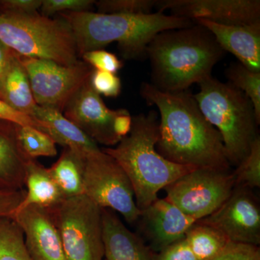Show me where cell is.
Masks as SVG:
<instances>
[{
  "mask_svg": "<svg viewBox=\"0 0 260 260\" xmlns=\"http://www.w3.org/2000/svg\"><path fill=\"white\" fill-rule=\"evenodd\" d=\"M140 95L158 110L157 151L169 161L200 169L231 170L223 139L207 120L188 90L164 93L150 83L140 85Z\"/></svg>",
  "mask_w": 260,
  "mask_h": 260,
  "instance_id": "obj_1",
  "label": "cell"
},
{
  "mask_svg": "<svg viewBox=\"0 0 260 260\" xmlns=\"http://www.w3.org/2000/svg\"><path fill=\"white\" fill-rule=\"evenodd\" d=\"M225 54L211 32L195 22L187 28L164 30L147 48L150 84L164 93L185 91L211 77Z\"/></svg>",
  "mask_w": 260,
  "mask_h": 260,
  "instance_id": "obj_2",
  "label": "cell"
},
{
  "mask_svg": "<svg viewBox=\"0 0 260 260\" xmlns=\"http://www.w3.org/2000/svg\"><path fill=\"white\" fill-rule=\"evenodd\" d=\"M59 16L73 30L78 56L116 42L121 55L130 60L147 58L148 44L159 32L194 24L189 19L159 12L141 15L67 12Z\"/></svg>",
  "mask_w": 260,
  "mask_h": 260,
  "instance_id": "obj_3",
  "label": "cell"
},
{
  "mask_svg": "<svg viewBox=\"0 0 260 260\" xmlns=\"http://www.w3.org/2000/svg\"><path fill=\"white\" fill-rule=\"evenodd\" d=\"M159 115L155 111L133 117L129 135L115 148L102 149L122 168L134 190L135 203L143 211L158 200L159 191L196 168L169 161L155 148Z\"/></svg>",
  "mask_w": 260,
  "mask_h": 260,
  "instance_id": "obj_4",
  "label": "cell"
},
{
  "mask_svg": "<svg viewBox=\"0 0 260 260\" xmlns=\"http://www.w3.org/2000/svg\"><path fill=\"white\" fill-rule=\"evenodd\" d=\"M194 97L200 110L221 135L228 160L237 167L259 137L254 106L245 93L213 76L200 82Z\"/></svg>",
  "mask_w": 260,
  "mask_h": 260,
  "instance_id": "obj_5",
  "label": "cell"
},
{
  "mask_svg": "<svg viewBox=\"0 0 260 260\" xmlns=\"http://www.w3.org/2000/svg\"><path fill=\"white\" fill-rule=\"evenodd\" d=\"M0 42L25 57L47 59L64 66L79 61L74 34L68 23L37 12H0Z\"/></svg>",
  "mask_w": 260,
  "mask_h": 260,
  "instance_id": "obj_6",
  "label": "cell"
},
{
  "mask_svg": "<svg viewBox=\"0 0 260 260\" xmlns=\"http://www.w3.org/2000/svg\"><path fill=\"white\" fill-rule=\"evenodd\" d=\"M50 210L67 260H104L102 208L82 194Z\"/></svg>",
  "mask_w": 260,
  "mask_h": 260,
  "instance_id": "obj_7",
  "label": "cell"
},
{
  "mask_svg": "<svg viewBox=\"0 0 260 260\" xmlns=\"http://www.w3.org/2000/svg\"><path fill=\"white\" fill-rule=\"evenodd\" d=\"M83 194L100 208L117 212L130 224L141 214L135 203L133 185L125 172L102 150L87 154Z\"/></svg>",
  "mask_w": 260,
  "mask_h": 260,
  "instance_id": "obj_8",
  "label": "cell"
},
{
  "mask_svg": "<svg viewBox=\"0 0 260 260\" xmlns=\"http://www.w3.org/2000/svg\"><path fill=\"white\" fill-rule=\"evenodd\" d=\"M236 186L234 171L200 168L173 181L164 189L168 201L197 221L221 206Z\"/></svg>",
  "mask_w": 260,
  "mask_h": 260,
  "instance_id": "obj_9",
  "label": "cell"
},
{
  "mask_svg": "<svg viewBox=\"0 0 260 260\" xmlns=\"http://www.w3.org/2000/svg\"><path fill=\"white\" fill-rule=\"evenodd\" d=\"M38 106L62 113L74 94L90 80L93 69L83 61L71 66L20 56Z\"/></svg>",
  "mask_w": 260,
  "mask_h": 260,
  "instance_id": "obj_10",
  "label": "cell"
},
{
  "mask_svg": "<svg viewBox=\"0 0 260 260\" xmlns=\"http://www.w3.org/2000/svg\"><path fill=\"white\" fill-rule=\"evenodd\" d=\"M198 221L215 228L229 242L259 245L260 207L257 198L249 188L235 186L216 211Z\"/></svg>",
  "mask_w": 260,
  "mask_h": 260,
  "instance_id": "obj_11",
  "label": "cell"
},
{
  "mask_svg": "<svg viewBox=\"0 0 260 260\" xmlns=\"http://www.w3.org/2000/svg\"><path fill=\"white\" fill-rule=\"evenodd\" d=\"M159 13L189 20H206L226 25L260 23L259 0H157Z\"/></svg>",
  "mask_w": 260,
  "mask_h": 260,
  "instance_id": "obj_12",
  "label": "cell"
},
{
  "mask_svg": "<svg viewBox=\"0 0 260 260\" xmlns=\"http://www.w3.org/2000/svg\"><path fill=\"white\" fill-rule=\"evenodd\" d=\"M121 111L108 108L89 80L70 99L62 114L96 144L110 147L121 140L114 133L113 124Z\"/></svg>",
  "mask_w": 260,
  "mask_h": 260,
  "instance_id": "obj_13",
  "label": "cell"
},
{
  "mask_svg": "<svg viewBox=\"0 0 260 260\" xmlns=\"http://www.w3.org/2000/svg\"><path fill=\"white\" fill-rule=\"evenodd\" d=\"M13 220L23 232L32 260H67L60 234L50 210L28 205L16 210Z\"/></svg>",
  "mask_w": 260,
  "mask_h": 260,
  "instance_id": "obj_14",
  "label": "cell"
},
{
  "mask_svg": "<svg viewBox=\"0 0 260 260\" xmlns=\"http://www.w3.org/2000/svg\"><path fill=\"white\" fill-rule=\"evenodd\" d=\"M140 230L153 252H159L185 237L197 220L166 199H158L141 211ZM137 221V222H138Z\"/></svg>",
  "mask_w": 260,
  "mask_h": 260,
  "instance_id": "obj_15",
  "label": "cell"
},
{
  "mask_svg": "<svg viewBox=\"0 0 260 260\" xmlns=\"http://www.w3.org/2000/svg\"><path fill=\"white\" fill-rule=\"evenodd\" d=\"M194 22L211 32L225 52L232 53L248 69L260 73V23L226 25L206 20Z\"/></svg>",
  "mask_w": 260,
  "mask_h": 260,
  "instance_id": "obj_16",
  "label": "cell"
},
{
  "mask_svg": "<svg viewBox=\"0 0 260 260\" xmlns=\"http://www.w3.org/2000/svg\"><path fill=\"white\" fill-rule=\"evenodd\" d=\"M104 259L152 260L154 252L129 230L115 212L102 208Z\"/></svg>",
  "mask_w": 260,
  "mask_h": 260,
  "instance_id": "obj_17",
  "label": "cell"
},
{
  "mask_svg": "<svg viewBox=\"0 0 260 260\" xmlns=\"http://www.w3.org/2000/svg\"><path fill=\"white\" fill-rule=\"evenodd\" d=\"M32 118L39 124V130L64 148L73 149L85 155L100 150L93 140L55 109L37 106Z\"/></svg>",
  "mask_w": 260,
  "mask_h": 260,
  "instance_id": "obj_18",
  "label": "cell"
},
{
  "mask_svg": "<svg viewBox=\"0 0 260 260\" xmlns=\"http://www.w3.org/2000/svg\"><path fill=\"white\" fill-rule=\"evenodd\" d=\"M17 124L0 121V188L25 189V171L29 158L17 136Z\"/></svg>",
  "mask_w": 260,
  "mask_h": 260,
  "instance_id": "obj_19",
  "label": "cell"
},
{
  "mask_svg": "<svg viewBox=\"0 0 260 260\" xmlns=\"http://www.w3.org/2000/svg\"><path fill=\"white\" fill-rule=\"evenodd\" d=\"M25 187V198L18 208L37 205L50 210L57 206L65 198L51 177L49 169L38 162L37 159H30L27 164Z\"/></svg>",
  "mask_w": 260,
  "mask_h": 260,
  "instance_id": "obj_20",
  "label": "cell"
},
{
  "mask_svg": "<svg viewBox=\"0 0 260 260\" xmlns=\"http://www.w3.org/2000/svg\"><path fill=\"white\" fill-rule=\"evenodd\" d=\"M0 99L12 108L32 117L37 107L26 70L14 52L0 88Z\"/></svg>",
  "mask_w": 260,
  "mask_h": 260,
  "instance_id": "obj_21",
  "label": "cell"
},
{
  "mask_svg": "<svg viewBox=\"0 0 260 260\" xmlns=\"http://www.w3.org/2000/svg\"><path fill=\"white\" fill-rule=\"evenodd\" d=\"M87 155L65 148L59 159L49 168L65 198L83 194V176Z\"/></svg>",
  "mask_w": 260,
  "mask_h": 260,
  "instance_id": "obj_22",
  "label": "cell"
},
{
  "mask_svg": "<svg viewBox=\"0 0 260 260\" xmlns=\"http://www.w3.org/2000/svg\"><path fill=\"white\" fill-rule=\"evenodd\" d=\"M185 239L198 260H211L229 242V239L215 228L197 221L189 228Z\"/></svg>",
  "mask_w": 260,
  "mask_h": 260,
  "instance_id": "obj_23",
  "label": "cell"
},
{
  "mask_svg": "<svg viewBox=\"0 0 260 260\" xmlns=\"http://www.w3.org/2000/svg\"><path fill=\"white\" fill-rule=\"evenodd\" d=\"M0 260H32L23 231L13 218H0Z\"/></svg>",
  "mask_w": 260,
  "mask_h": 260,
  "instance_id": "obj_24",
  "label": "cell"
},
{
  "mask_svg": "<svg viewBox=\"0 0 260 260\" xmlns=\"http://www.w3.org/2000/svg\"><path fill=\"white\" fill-rule=\"evenodd\" d=\"M229 83L250 99L260 121V73L251 71L240 62L232 63L225 72Z\"/></svg>",
  "mask_w": 260,
  "mask_h": 260,
  "instance_id": "obj_25",
  "label": "cell"
},
{
  "mask_svg": "<svg viewBox=\"0 0 260 260\" xmlns=\"http://www.w3.org/2000/svg\"><path fill=\"white\" fill-rule=\"evenodd\" d=\"M16 130L20 146L29 158L56 156V143L47 133L32 126L18 124Z\"/></svg>",
  "mask_w": 260,
  "mask_h": 260,
  "instance_id": "obj_26",
  "label": "cell"
},
{
  "mask_svg": "<svg viewBox=\"0 0 260 260\" xmlns=\"http://www.w3.org/2000/svg\"><path fill=\"white\" fill-rule=\"evenodd\" d=\"M236 186L253 189L260 187V137L251 145L250 152L234 171Z\"/></svg>",
  "mask_w": 260,
  "mask_h": 260,
  "instance_id": "obj_27",
  "label": "cell"
},
{
  "mask_svg": "<svg viewBox=\"0 0 260 260\" xmlns=\"http://www.w3.org/2000/svg\"><path fill=\"white\" fill-rule=\"evenodd\" d=\"M157 0H100L95 1L98 13L104 14H151Z\"/></svg>",
  "mask_w": 260,
  "mask_h": 260,
  "instance_id": "obj_28",
  "label": "cell"
},
{
  "mask_svg": "<svg viewBox=\"0 0 260 260\" xmlns=\"http://www.w3.org/2000/svg\"><path fill=\"white\" fill-rule=\"evenodd\" d=\"M95 0H42V15L50 18L56 13L91 12Z\"/></svg>",
  "mask_w": 260,
  "mask_h": 260,
  "instance_id": "obj_29",
  "label": "cell"
},
{
  "mask_svg": "<svg viewBox=\"0 0 260 260\" xmlns=\"http://www.w3.org/2000/svg\"><path fill=\"white\" fill-rule=\"evenodd\" d=\"M81 56L83 61L90 65L93 70L99 71L116 74L124 66L122 61L115 54L104 49L88 51Z\"/></svg>",
  "mask_w": 260,
  "mask_h": 260,
  "instance_id": "obj_30",
  "label": "cell"
},
{
  "mask_svg": "<svg viewBox=\"0 0 260 260\" xmlns=\"http://www.w3.org/2000/svg\"><path fill=\"white\" fill-rule=\"evenodd\" d=\"M90 82L92 88L100 95L116 98L121 93L120 78L114 73L93 70Z\"/></svg>",
  "mask_w": 260,
  "mask_h": 260,
  "instance_id": "obj_31",
  "label": "cell"
},
{
  "mask_svg": "<svg viewBox=\"0 0 260 260\" xmlns=\"http://www.w3.org/2000/svg\"><path fill=\"white\" fill-rule=\"evenodd\" d=\"M211 260H260L259 246L229 242Z\"/></svg>",
  "mask_w": 260,
  "mask_h": 260,
  "instance_id": "obj_32",
  "label": "cell"
},
{
  "mask_svg": "<svg viewBox=\"0 0 260 260\" xmlns=\"http://www.w3.org/2000/svg\"><path fill=\"white\" fill-rule=\"evenodd\" d=\"M152 260H198L186 242L185 237L165 249L154 252Z\"/></svg>",
  "mask_w": 260,
  "mask_h": 260,
  "instance_id": "obj_33",
  "label": "cell"
},
{
  "mask_svg": "<svg viewBox=\"0 0 260 260\" xmlns=\"http://www.w3.org/2000/svg\"><path fill=\"white\" fill-rule=\"evenodd\" d=\"M25 195V189L10 190L0 188V218H13Z\"/></svg>",
  "mask_w": 260,
  "mask_h": 260,
  "instance_id": "obj_34",
  "label": "cell"
},
{
  "mask_svg": "<svg viewBox=\"0 0 260 260\" xmlns=\"http://www.w3.org/2000/svg\"><path fill=\"white\" fill-rule=\"evenodd\" d=\"M0 121L21 126H30L39 129V124L32 117L18 112L0 99Z\"/></svg>",
  "mask_w": 260,
  "mask_h": 260,
  "instance_id": "obj_35",
  "label": "cell"
},
{
  "mask_svg": "<svg viewBox=\"0 0 260 260\" xmlns=\"http://www.w3.org/2000/svg\"><path fill=\"white\" fill-rule=\"evenodd\" d=\"M42 0H2L0 12L12 13H37L42 6Z\"/></svg>",
  "mask_w": 260,
  "mask_h": 260,
  "instance_id": "obj_36",
  "label": "cell"
},
{
  "mask_svg": "<svg viewBox=\"0 0 260 260\" xmlns=\"http://www.w3.org/2000/svg\"><path fill=\"white\" fill-rule=\"evenodd\" d=\"M133 124V117L126 109H122L120 114L114 119L113 128L116 136L121 140L129 135Z\"/></svg>",
  "mask_w": 260,
  "mask_h": 260,
  "instance_id": "obj_37",
  "label": "cell"
},
{
  "mask_svg": "<svg viewBox=\"0 0 260 260\" xmlns=\"http://www.w3.org/2000/svg\"><path fill=\"white\" fill-rule=\"evenodd\" d=\"M14 51H12L3 42H0V88L7 71L9 68L10 61L13 57Z\"/></svg>",
  "mask_w": 260,
  "mask_h": 260,
  "instance_id": "obj_38",
  "label": "cell"
},
{
  "mask_svg": "<svg viewBox=\"0 0 260 260\" xmlns=\"http://www.w3.org/2000/svg\"><path fill=\"white\" fill-rule=\"evenodd\" d=\"M104 260H106V259H104Z\"/></svg>",
  "mask_w": 260,
  "mask_h": 260,
  "instance_id": "obj_39",
  "label": "cell"
}]
</instances>
